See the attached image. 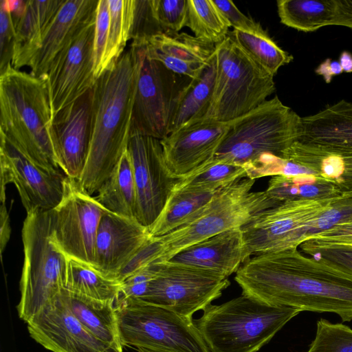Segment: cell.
Returning <instances> with one entry per match:
<instances>
[{"instance_id": "cell-20", "label": "cell", "mask_w": 352, "mask_h": 352, "mask_svg": "<svg viewBox=\"0 0 352 352\" xmlns=\"http://www.w3.org/2000/svg\"><path fill=\"white\" fill-rule=\"evenodd\" d=\"M151 236L148 228L136 219L107 211L98 226L94 267L106 277L117 280L123 267Z\"/></svg>"}, {"instance_id": "cell-49", "label": "cell", "mask_w": 352, "mask_h": 352, "mask_svg": "<svg viewBox=\"0 0 352 352\" xmlns=\"http://www.w3.org/2000/svg\"><path fill=\"white\" fill-rule=\"evenodd\" d=\"M342 72H344L339 61L332 60L331 58L325 59L315 69V73L322 76L326 83H330L333 76Z\"/></svg>"}, {"instance_id": "cell-28", "label": "cell", "mask_w": 352, "mask_h": 352, "mask_svg": "<svg viewBox=\"0 0 352 352\" xmlns=\"http://www.w3.org/2000/svg\"><path fill=\"white\" fill-rule=\"evenodd\" d=\"M96 193V199L108 211L135 219L136 191L128 149Z\"/></svg>"}, {"instance_id": "cell-46", "label": "cell", "mask_w": 352, "mask_h": 352, "mask_svg": "<svg viewBox=\"0 0 352 352\" xmlns=\"http://www.w3.org/2000/svg\"><path fill=\"white\" fill-rule=\"evenodd\" d=\"M335 16L332 25L352 29V0H335Z\"/></svg>"}, {"instance_id": "cell-24", "label": "cell", "mask_w": 352, "mask_h": 352, "mask_svg": "<svg viewBox=\"0 0 352 352\" xmlns=\"http://www.w3.org/2000/svg\"><path fill=\"white\" fill-rule=\"evenodd\" d=\"M98 0H65L45 31L30 64V73L45 78L54 59L95 15Z\"/></svg>"}, {"instance_id": "cell-33", "label": "cell", "mask_w": 352, "mask_h": 352, "mask_svg": "<svg viewBox=\"0 0 352 352\" xmlns=\"http://www.w3.org/2000/svg\"><path fill=\"white\" fill-rule=\"evenodd\" d=\"M229 34L254 61L273 76L294 59L263 29L255 32L233 30Z\"/></svg>"}, {"instance_id": "cell-10", "label": "cell", "mask_w": 352, "mask_h": 352, "mask_svg": "<svg viewBox=\"0 0 352 352\" xmlns=\"http://www.w3.org/2000/svg\"><path fill=\"white\" fill-rule=\"evenodd\" d=\"M335 200L285 201L259 212L241 228L249 253L297 249Z\"/></svg>"}, {"instance_id": "cell-31", "label": "cell", "mask_w": 352, "mask_h": 352, "mask_svg": "<svg viewBox=\"0 0 352 352\" xmlns=\"http://www.w3.org/2000/svg\"><path fill=\"white\" fill-rule=\"evenodd\" d=\"M65 289L92 299L115 302L120 292L121 283L106 277L88 263L67 256Z\"/></svg>"}, {"instance_id": "cell-22", "label": "cell", "mask_w": 352, "mask_h": 352, "mask_svg": "<svg viewBox=\"0 0 352 352\" xmlns=\"http://www.w3.org/2000/svg\"><path fill=\"white\" fill-rule=\"evenodd\" d=\"M241 228L208 238L177 253L169 261L228 278L250 258Z\"/></svg>"}, {"instance_id": "cell-18", "label": "cell", "mask_w": 352, "mask_h": 352, "mask_svg": "<svg viewBox=\"0 0 352 352\" xmlns=\"http://www.w3.org/2000/svg\"><path fill=\"white\" fill-rule=\"evenodd\" d=\"M229 122L199 120L172 131L160 140L166 165L178 179L188 177L213 158Z\"/></svg>"}, {"instance_id": "cell-37", "label": "cell", "mask_w": 352, "mask_h": 352, "mask_svg": "<svg viewBox=\"0 0 352 352\" xmlns=\"http://www.w3.org/2000/svg\"><path fill=\"white\" fill-rule=\"evenodd\" d=\"M307 352H352V329L320 318Z\"/></svg>"}, {"instance_id": "cell-50", "label": "cell", "mask_w": 352, "mask_h": 352, "mask_svg": "<svg viewBox=\"0 0 352 352\" xmlns=\"http://www.w3.org/2000/svg\"><path fill=\"white\" fill-rule=\"evenodd\" d=\"M339 63L346 73L352 72V54L347 52L343 51L340 55Z\"/></svg>"}, {"instance_id": "cell-35", "label": "cell", "mask_w": 352, "mask_h": 352, "mask_svg": "<svg viewBox=\"0 0 352 352\" xmlns=\"http://www.w3.org/2000/svg\"><path fill=\"white\" fill-rule=\"evenodd\" d=\"M186 26L197 38L215 45L228 36L230 28L212 0H187Z\"/></svg>"}, {"instance_id": "cell-14", "label": "cell", "mask_w": 352, "mask_h": 352, "mask_svg": "<svg viewBox=\"0 0 352 352\" xmlns=\"http://www.w3.org/2000/svg\"><path fill=\"white\" fill-rule=\"evenodd\" d=\"M96 14L60 51L45 76L53 118L91 89L96 82L94 41Z\"/></svg>"}, {"instance_id": "cell-44", "label": "cell", "mask_w": 352, "mask_h": 352, "mask_svg": "<svg viewBox=\"0 0 352 352\" xmlns=\"http://www.w3.org/2000/svg\"><path fill=\"white\" fill-rule=\"evenodd\" d=\"M212 3L234 30L255 32L263 30L259 23L243 14L230 0H212Z\"/></svg>"}, {"instance_id": "cell-8", "label": "cell", "mask_w": 352, "mask_h": 352, "mask_svg": "<svg viewBox=\"0 0 352 352\" xmlns=\"http://www.w3.org/2000/svg\"><path fill=\"white\" fill-rule=\"evenodd\" d=\"M256 179L245 177L217 191L204 210L192 221L161 236L159 263L208 238L241 228L259 212L282 202L266 191H252Z\"/></svg>"}, {"instance_id": "cell-25", "label": "cell", "mask_w": 352, "mask_h": 352, "mask_svg": "<svg viewBox=\"0 0 352 352\" xmlns=\"http://www.w3.org/2000/svg\"><path fill=\"white\" fill-rule=\"evenodd\" d=\"M65 0H25L21 14L12 18L15 43L12 66H28L40 47L43 35Z\"/></svg>"}, {"instance_id": "cell-11", "label": "cell", "mask_w": 352, "mask_h": 352, "mask_svg": "<svg viewBox=\"0 0 352 352\" xmlns=\"http://www.w3.org/2000/svg\"><path fill=\"white\" fill-rule=\"evenodd\" d=\"M107 211L78 179L66 176L62 199L49 211L52 242L67 256L94 267L98 226Z\"/></svg>"}, {"instance_id": "cell-43", "label": "cell", "mask_w": 352, "mask_h": 352, "mask_svg": "<svg viewBox=\"0 0 352 352\" xmlns=\"http://www.w3.org/2000/svg\"><path fill=\"white\" fill-rule=\"evenodd\" d=\"M15 29L10 10L0 3V74L12 65Z\"/></svg>"}, {"instance_id": "cell-3", "label": "cell", "mask_w": 352, "mask_h": 352, "mask_svg": "<svg viewBox=\"0 0 352 352\" xmlns=\"http://www.w3.org/2000/svg\"><path fill=\"white\" fill-rule=\"evenodd\" d=\"M52 121L45 78L12 65L0 74V135L43 168L59 173Z\"/></svg>"}, {"instance_id": "cell-21", "label": "cell", "mask_w": 352, "mask_h": 352, "mask_svg": "<svg viewBox=\"0 0 352 352\" xmlns=\"http://www.w3.org/2000/svg\"><path fill=\"white\" fill-rule=\"evenodd\" d=\"M133 42L143 47L148 58L190 79L197 78L210 63L216 46L185 32L162 33Z\"/></svg>"}, {"instance_id": "cell-17", "label": "cell", "mask_w": 352, "mask_h": 352, "mask_svg": "<svg viewBox=\"0 0 352 352\" xmlns=\"http://www.w3.org/2000/svg\"><path fill=\"white\" fill-rule=\"evenodd\" d=\"M26 324L31 338L52 352H123L85 328L60 293Z\"/></svg>"}, {"instance_id": "cell-16", "label": "cell", "mask_w": 352, "mask_h": 352, "mask_svg": "<svg viewBox=\"0 0 352 352\" xmlns=\"http://www.w3.org/2000/svg\"><path fill=\"white\" fill-rule=\"evenodd\" d=\"M1 202L6 201V187L16 188L26 212L50 211L60 201L64 173L43 168L1 135Z\"/></svg>"}, {"instance_id": "cell-30", "label": "cell", "mask_w": 352, "mask_h": 352, "mask_svg": "<svg viewBox=\"0 0 352 352\" xmlns=\"http://www.w3.org/2000/svg\"><path fill=\"white\" fill-rule=\"evenodd\" d=\"M265 191L272 198L280 202L335 200L341 195L336 183L312 174L273 176Z\"/></svg>"}, {"instance_id": "cell-19", "label": "cell", "mask_w": 352, "mask_h": 352, "mask_svg": "<svg viewBox=\"0 0 352 352\" xmlns=\"http://www.w3.org/2000/svg\"><path fill=\"white\" fill-rule=\"evenodd\" d=\"M92 89L61 109L53 118L56 157L63 173L79 180L91 138Z\"/></svg>"}, {"instance_id": "cell-1", "label": "cell", "mask_w": 352, "mask_h": 352, "mask_svg": "<svg viewBox=\"0 0 352 352\" xmlns=\"http://www.w3.org/2000/svg\"><path fill=\"white\" fill-rule=\"evenodd\" d=\"M234 279L242 293L266 303L352 320V270L323 258L297 249L256 254Z\"/></svg>"}, {"instance_id": "cell-26", "label": "cell", "mask_w": 352, "mask_h": 352, "mask_svg": "<svg viewBox=\"0 0 352 352\" xmlns=\"http://www.w3.org/2000/svg\"><path fill=\"white\" fill-rule=\"evenodd\" d=\"M60 295L70 311L91 334L115 347L123 349L115 302L92 299L63 289Z\"/></svg>"}, {"instance_id": "cell-51", "label": "cell", "mask_w": 352, "mask_h": 352, "mask_svg": "<svg viewBox=\"0 0 352 352\" xmlns=\"http://www.w3.org/2000/svg\"><path fill=\"white\" fill-rule=\"evenodd\" d=\"M144 352H168V351H148Z\"/></svg>"}, {"instance_id": "cell-48", "label": "cell", "mask_w": 352, "mask_h": 352, "mask_svg": "<svg viewBox=\"0 0 352 352\" xmlns=\"http://www.w3.org/2000/svg\"><path fill=\"white\" fill-rule=\"evenodd\" d=\"M11 234L10 220L6 201L1 202L0 209V250L2 255L10 240Z\"/></svg>"}, {"instance_id": "cell-2", "label": "cell", "mask_w": 352, "mask_h": 352, "mask_svg": "<svg viewBox=\"0 0 352 352\" xmlns=\"http://www.w3.org/2000/svg\"><path fill=\"white\" fill-rule=\"evenodd\" d=\"M141 60L142 48L132 42L92 88L89 148L78 180L91 195L108 179L128 148Z\"/></svg>"}, {"instance_id": "cell-41", "label": "cell", "mask_w": 352, "mask_h": 352, "mask_svg": "<svg viewBox=\"0 0 352 352\" xmlns=\"http://www.w3.org/2000/svg\"><path fill=\"white\" fill-rule=\"evenodd\" d=\"M162 33L155 15L153 0H135L131 40H144Z\"/></svg>"}, {"instance_id": "cell-23", "label": "cell", "mask_w": 352, "mask_h": 352, "mask_svg": "<svg viewBox=\"0 0 352 352\" xmlns=\"http://www.w3.org/2000/svg\"><path fill=\"white\" fill-rule=\"evenodd\" d=\"M298 141L343 158L352 157V103L341 100L301 118Z\"/></svg>"}, {"instance_id": "cell-27", "label": "cell", "mask_w": 352, "mask_h": 352, "mask_svg": "<svg viewBox=\"0 0 352 352\" xmlns=\"http://www.w3.org/2000/svg\"><path fill=\"white\" fill-rule=\"evenodd\" d=\"M217 191L174 189L160 215L148 228L151 236L165 235L194 220L204 210Z\"/></svg>"}, {"instance_id": "cell-13", "label": "cell", "mask_w": 352, "mask_h": 352, "mask_svg": "<svg viewBox=\"0 0 352 352\" xmlns=\"http://www.w3.org/2000/svg\"><path fill=\"white\" fill-rule=\"evenodd\" d=\"M136 44L142 48V60L133 107L131 137L138 135L161 140L170 133L179 94L188 82H182L185 76L148 58L143 47Z\"/></svg>"}, {"instance_id": "cell-34", "label": "cell", "mask_w": 352, "mask_h": 352, "mask_svg": "<svg viewBox=\"0 0 352 352\" xmlns=\"http://www.w3.org/2000/svg\"><path fill=\"white\" fill-rule=\"evenodd\" d=\"M110 20L104 72L114 66L131 39L135 0H108Z\"/></svg>"}, {"instance_id": "cell-9", "label": "cell", "mask_w": 352, "mask_h": 352, "mask_svg": "<svg viewBox=\"0 0 352 352\" xmlns=\"http://www.w3.org/2000/svg\"><path fill=\"white\" fill-rule=\"evenodd\" d=\"M122 347L138 352H210L192 319L139 299L115 302Z\"/></svg>"}, {"instance_id": "cell-47", "label": "cell", "mask_w": 352, "mask_h": 352, "mask_svg": "<svg viewBox=\"0 0 352 352\" xmlns=\"http://www.w3.org/2000/svg\"><path fill=\"white\" fill-rule=\"evenodd\" d=\"M344 170L336 185L341 195L340 198H352V157L344 158Z\"/></svg>"}, {"instance_id": "cell-7", "label": "cell", "mask_w": 352, "mask_h": 352, "mask_svg": "<svg viewBox=\"0 0 352 352\" xmlns=\"http://www.w3.org/2000/svg\"><path fill=\"white\" fill-rule=\"evenodd\" d=\"M216 76L212 98L201 120H233L255 109L275 91L274 76L228 36L215 46Z\"/></svg>"}, {"instance_id": "cell-32", "label": "cell", "mask_w": 352, "mask_h": 352, "mask_svg": "<svg viewBox=\"0 0 352 352\" xmlns=\"http://www.w3.org/2000/svg\"><path fill=\"white\" fill-rule=\"evenodd\" d=\"M278 14L280 23L305 32L332 25L335 0H278Z\"/></svg>"}, {"instance_id": "cell-12", "label": "cell", "mask_w": 352, "mask_h": 352, "mask_svg": "<svg viewBox=\"0 0 352 352\" xmlns=\"http://www.w3.org/2000/svg\"><path fill=\"white\" fill-rule=\"evenodd\" d=\"M230 285L227 277L214 272L165 261L159 263L157 274L141 300L192 319Z\"/></svg>"}, {"instance_id": "cell-38", "label": "cell", "mask_w": 352, "mask_h": 352, "mask_svg": "<svg viewBox=\"0 0 352 352\" xmlns=\"http://www.w3.org/2000/svg\"><path fill=\"white\" fill-rule=\"evenodd\" d=\"M300 248L309 255L324 249L352 248V214L329 229L309 234Z\"/></svg>"}, {"instance_id": "cell-6", "label": "cell", "mask_w": 352, "mask_h": 352, "mask_svg": "<svg viewBox=\"0 0 352 352\" xmlns=\"http://www.w3.org/2000/svg\"><path fill=\"white\" fill-rule=\"evenodd\" d=\"M21 233L24 261L16 308L27 322L65 289L67 255L52 241L49 211L27 213Z\"/></svg>"}, {"instance_id": "cell-45", "label": "cell", "mask_w": 352, "mask_h": 352, "mask_svg": "<svg viewBox=\"0 0 352 352\" xmlns=\"http://www.w3.org/2000/svg\"><path fill=\"white\" fill-rule=\"evenodd\" d=\"M311 256L323 258L352 270V248L321 250L316 252Z\"/></svg>"}, {"instance_id": "cell-15", "label": "cell", "mask_w": 352, "mask_h": 352, "mask_svg": "<svg viewBox=\"0 0 352 352\" xmlns=\"http://www.w3.org/2000/svg\"><path fill=\"white\" fill-rule=\"evenodd\" d=\"M127 149L135 185V219L148 228L160 215L179 179L166 165L160 140L133 135Z\"/></svg>"}, {"instance_id": "cell-42", "label": "cell", "mask_w": 352, "mask_h": 352, "mask_svg": "<svg viewBox=\"0 0 352 352\" xmlns=\"http://www.w3.org/2000/svg\"><path fill=\"white\" fill-rule=\"evenodd\" d=\"M159 269V263L149 264L124 279L121 289L116 302L126 299H142L151 282L155 278Z\"/></svg>"}, {"instance_id": "cell-29", "label": "cell", "mask_w": 352, "mask_h": 352, "mask_svg": "<svg viewBox=\"0 0 352 352\" xmlns=\"http://www.w3.org/2000/svg\"><path fill=\"white\" fill-rule=\"evenodd\" d=\"M216 76L214 55L201 74L190 79L179 94L172 119L170 133L201 120L212 98Z\"/></svg>"}, {"instance_id": "cell-36", "label": "cell", "mask_w": 352, "mask_h": 352, "mask_svg": "<svg viewBox=\"0 0 352 352\" xmlns=\"http://www.w3.org/2000/svg\"><path fill=\"white\" fill-rule=\"evenodd\" d=\"M245 177L247 173L244 166L210 160L193 175L179 179L174 189L217 191Z\"/></svg>"}, {"instance_id": "cell-4", "label": "cell", "mask_w": 352, "mask_h": 352, "mask_svg": "<svg viewBox=\"0 0 352 352\" xmlns=\"http://www.w3.org/2000/svg\"><path fill=\"white\" fill-rule=\"evenodd\" d=\"M300 312L242 293L210 305L194 323L210 352H257Z\"/></svg>"}, {"instance_id": "cell-5", "label": "cell", "mask_w": 352, "mask_h": 352, "mask_svg": "<svg viewBox=\"0 0 352 352\" xmlns=\"http://www.w3.org/2000/svg\"><path fill=\"white\" fill-rule=\"evenodd\" d=\"M229 122L228 132L212 160L245 166L266 153L280 156L298 141L301 117L277 96Z\"/></svg>"}, {"instance_id": "cell-40", "label": "cell", "mask_w": 352, "mask_h": 352, "mask_svg": "<svg viewBox=\"0 0 352 352\" xmlns=\"http://www.w3.org/2000/svg\"><path fill=\"white\" fill-rule=\"evenodd\" d=\"M153 6L164 33H178L186 26L187 0H153Z\"/></svg>"}, {"instance_id": "cell-39", "label": "cell", "mask_w": 352, "mask_h": 352, "mask_svg": "<svg viewBox=\"0 0 352 352\" xmlns=\"http://www.w3.org/2000/svg\"><path fill=\"white\" fill-rule=\"evenodd\" d=\"M110 12L108 0H98L96 10L94 41V74L98 78L104 72V59L108 43Z\"/></svg>"}]
</instances>
